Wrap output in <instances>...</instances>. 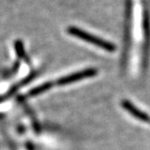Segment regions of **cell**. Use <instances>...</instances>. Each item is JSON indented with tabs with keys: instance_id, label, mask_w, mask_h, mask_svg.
<instances>
[{
	"instance_id": "3957f363",
	"label": "cell",
	"mask_w": 150,
	"mask_h": 150,
	"mask_svg": "<svg viewBox=\"0 0 150 150\" xmlns=\"http://www.w3.org/2000/svg\"><path fill=\"white\" fill-rule=\"evenodd\" d=\"M122 104H123V107L126 110H128L132 115H134L135 118H139V119L144 121V122H147V123H150L149 117L147 114H145L144 112L140 111L139 108H137L135 107L134 105H133L131 103L128 102V101H123V102L122 103Z\"/></svg>"
},
{
	"instance_id": "6da1fadb",
	"label": "cell",
	"mask_w": 150,
	"mask_h": 150,
	"mask_svg": "<svg viewBox=\"0 0 150 150\" xmlns=\"http://www.w3.org/2000/svg\"><path fill=\"white\" fill-rule=\"evenodd\" d=\"M68 31L71 35H74L75 37L81 38V39L84 40L86 42L93 43V44H94V45H96V46L103 48L104 50L110 51V52L115 50V46L111 43L106 42L102 38H99L95 37L93 35H91L88 33L84 32V31L81 30L79 28H77L75 27H70L69 28Z\"/></svg>"
},
{
	"instance_id": "7a4b0ae2",
	"label": "cell",
	"mask_w": 150,
	"mask_h": 150,
	"mask_svg": "<svg viewBox=\"0 0 150 150\" xmlns=\"http://www.w3.org/2000/svg\"><path fill=\"white\" fill-rule=\"evenodd\" d=\"M95 74H96V70L87 69L84 70V71H82V72H79V73L69 75L67 77H64L59 81V83H60V84L70 83H73V82L79 80V79H84V78L91 77V76H93Z\"/></svg>"
}]
</instances>
